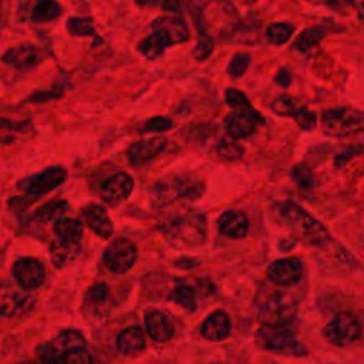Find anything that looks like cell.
<instances>
[{"mask_svg":"<svg viewBox=\"0 0 364 364\" xmlns=\"http://www.w3.org/2000/svg\"><path fill=\"white\" fill-rule=\"evenodd\" d=\"M152 30H158L165 34L171 44L186 43L189 40V28L181 16H161L151 23Z\"/></svg>","mask_w":364,"mask_h":364,"instance_id":"cell-16","label":"cell"},{"mask_svg":"<svg viewBox=\"0 0 364 364\" xmlns=\"http://www.w3.org/2000/svg\"><path fill=\"white\" fill-rule=\"evenodd\" d=\"M81 252V242L57 239L50 245V259L55 269H63L73 263Z\"/></svg>","mask_w":364,"mask_h":364,"instance_id":"cell-21","label":"cell"},{"mask_svg":"<svg viewBox=\"0 0 364 364\" xmlns=\"http://www.w3.org/2000/svg\"><path fill=\"white\" fill-rule=\"evenodd\" d=\"M4 64L17 68L27 70L38 65L43 60V53L33 43H23L16 47H10L1 55Z\"/></svg>","mask_w":364,"mask_h":364,"instance_id":"cell-14","label":"cell"},{"mask_svg":"<svg viewBox=\"0 0 364 364\" xmlns=\"http://www.w3.org/2000/svg\"><path fill=\"white\" fill-rule=\"evenodd\" d=\"M54 232L60 239H64V240L81 242V237H82V226H81V222L77 219L58 218L54 222Z\"/></svg>","mask_w":364,"mask_h":364,"instance_id":"cell-27","label":"cell"},{"mask_svg":"<svg viewBox=\"0 0 364 364\" xmlns=\"http://www.w3.org/2000/svg\"><path fill=\"white\" fill-rule=\"evenodd\" d=\"M34 304V299L16 289H3L1 291V314L3 317H16L27 313Z\"/></svg>","mask_w":364,"mask_h":364,"instance_id":"cell-18","label":"cell"},{"mask_svg":"<svg viewBox=\"0 0 364 364\" xmlns=\"http://www.w3.org/2000/svg\"><path fill=\"white\" fill-rule=\"evenodd\" d=\"M202 336L209 341H222L230 334V318L226 311L215 310L202 323Z\"/></svg>","mask_w":364,"mask_h":364,"instance_id":"cell-20","label":"cell"},{"mask_svg":"<svg viewBox=\"0 0 364 364\" xmlns=\"http://www.w3.org/2000/svg\"><path fill=\"white\" fill-rule=\"evenodd\" d=\"M37 355L43 364H65L67 358V353L54 341L41 344L37 350Z\"/></svg>","mask_w":364,"mask_h":364,"instance_id":"cell-34","label":"cell"},{"mask_svg":"<svg viewBox=\"0 0 364 364\" xmlns=\"http://www.w3.org/2000/svg\"><path fill=\"white\" fill-rule=\"evenodd\" d=\"M63 11L57 0H37L30 11V20L34 23H48L55 20Z\"/></svg>","mask_w":364,"mask_h":364,"instance_id":"cell-25","label":"cell"},{"mask_svg":"<svg viewBox=\"0 0 364 364\" xmlns=\"http://www.w3.org/2000/svg\"><path fill=\"white\" fill-rule=\"evenodd\" d=\"M324 36H326V31L323 27L320 26L307 27L301 30V33L296 37L293 43V48L299 53H307L316 46H318V43L324 38Z\"/></svg>","mask_w":364,"mask_h":364,"instance_id":"cell-26","label":"cell"},{"mask_svg":"<svg viewBox=\"0 0 364 364\" xmlns=\"http://www.w3.org/2000/svg\"><path fill=\"white\" fill-rule=\"evenodd\" d=\"M291 178L301 189H311L314 186V175L306 164H297L293 166Z\"/></svg>","mask_w":364,"mask_h":364,"instance_id":"cell-38","label":"cell"},{"mask_svg":"<svg viewBox=\"0 0 364 364\" xmlns=\"http://www.w3.org/2000/svg\"><path fill=\"white\" fill-rule=\"evenodd\" d=\"M54 343L58 347H61L65 353H70V351L85 348L87 340H85L84 334L80 330H77V328H65V330H63L57 336Z\"/></svg>","mask_w":364,"mask_h":364,"instance_id":"cell-30","label":"cell"},{"mask_svg":"<svg viewBox=\"0 0 364 364\" xmlns=\"http://www.w3.org/2000/svg\"><path fill=\"white\" fill-rule=\"evenodd\" d=\"M294 30H296V27L291 23L274 21V23L267 26L264 36H266V40L270 44H273V46H283V44H286L291 38Z\"/></svg>","mask_w":364,"mask_h":364,"instance_id":"cell-28","label":"cell"},{"mask_svg":"<svg viewBox=\"0 0 364 364\" xmlns=\"http://www.w3.org/2000/svg\"><path fill=\"white\" fill-rule=\"evenodd\" d=\"M169 300L181 306L182 309L188 311H193L196 309V294L195 290L191 286L181 284L176 286L171 293H169Z\"/></svg>","mask_w":364,"mask_h":364,"instance_id":"cell-33","label":"cell"},{"mask_svg":"<svg viewBox=\"0 0 364 364\" xmlns=\"http://www.w3.org/2000/svg\"><path fill=\"white\" fill-rule=\"evenodd\" d=\"M225 102L230 108H235V109H245V108L252 107L246 94L237 88H226L225 90Z\"/></svg>","mask_w":364,"mask_h":364,"instance_id":"cell-39","label":"cell"},{"mask_svg":"<svg viewBox=\"0 0 364 364\" xmlns=\"http://www.w3.org/2000/svg\"><path fill=\"white\" fill-rule=\"evenodd\" d=\"M136 246L125 237L115 239L107 246L104 252V263L108 267V270L115 274H122L128 272L136 262Z\"/></svg>","mask_w":364,"mask_h":364,"instance_id":"cell-8","label":"cell"},{"mask_svg":"<svg viewBox=\"0 0 364 364\" xmlns=\"http://www.w3.org/2000/svg\"><path fill=\"white\" fill-rule=\"evenodd\" d=\"M173 127V122L168 117H152L144 122L142 132H165Z\"/></svg>","mask_w":364,"mask_h":364,"instance_id":"cell-40","label":"cell"},{"mask_svg":"<svg viewBox=\"0 0 364 364\" xmlns=\"http://www.w3.org/2000/svg\"><path fill=\"white\" fill-rule=\"evenodd\" d=\"M274 82H276L279 87H282V88H287V87L291 84V74H290L289 68H286V67L280 68V70L276 73V75H274Z\"/></svg>","mask_w":364,"mask_h":364,"instance_id":"cell-45","label":"cell"},{"mask_svg":"<svg viewBox=\"0 0 364 364\" xmlns=\"http://www.w3.org/2000/svg\"><path fill=\"white\" fill-rule=\"evenodd\" d=\"M134 189V179L127 172H117L108 176L100 186L101 199L111 205L117 206L122 203L131 195Z\"/></svg>","mask_w":364,"mask_h":364,"instance_id":"cell-11","label":"cell"},{"mask_svg":"<svg viewBox=\"0 0 364 364\" xmlns=\"http://www.w3.org/2000/svg\"><path fill=\"white\" fill-rule=\"evenodd\" d=\"M213 51V38L209 36V33L206 31V28L198 30V36H196V44L192 50V55L196 61L202 63L205 60H208L210 57Z\"/></svg>","mask_w":364,"mask_h":364,"instance_id":"cell-35","label":"cell"},{"mask_svg":"<svg viewBox=\"0 0 364 364\" xmlns=\"http://www.w3.org/2000/svg\"><path fill=\"white\" fill-rule=\"evenodd\" d=\"M171 46H172L171 41L165 37L164 33H161L158 30H152L151 34H148L144 40H141V43L138 44L136 50L146 60H156Z\"/></svg>","mask_w":364,"mask_h":364,"instance_id":"cell-24","label":"cell"},{"mask_svg":"<svg viewBox=\"0 0 364 364\" xmlns=\"http://www.w3.org/2000/svg\"><path fill=\"white\" fill-rule=\"evenodd\" d=\"M145 328L148 336L158 343H165L173 336V327L171 320L162 311L152 310L145 316Z\"/></svg>","mask_w":364,"mask_h":364,"instance_id":"cell-22","label":"cell"},{"mask_svg":"<svg viewBox=\"0 0 364 364\" xmlns=\"http://www.w3.org/2000/svg\"><path fill=\"white\" fill-rule=\"evenodd\" d=\"M358 10H360V11H358V13H360V17L364 20V1L358 6Z\"/></svg>","mask_w":364,"mask_h":364,"instance_id":"cell-48","label":"cell"},{"mask_svg":"<svg viewBox=\"0 0 364 364\" xmlns=\"http://www.w3.org/2000/svg\"><path fill=\"white\" fill-rule=\"evenodd\" d=\"M162 0H135V3L141 7H156L161 6Z\"/></svg>","mask_w":364,"mask_h":364,"instance_id":"cell-47","label":"cell"},{"mask_svg":"<svg viewBox=\"0 0 364 364\" xmlns=\"http://www.w3.org/2000/svg\"><path fill=\"white\" fill-rule=\"evenodd\" d=\"M321 129L328 136L343 138L357 132L364 124V112L348 105L328 108L321 112Z\"/></svg>","mask_w":364,"mask_h":364,"instance_id":"cell-3","label":"cell"},{"mask_svg":"<svg viewBox=\"0 0 364 364\" xmlns=\"http://www.w3.org/2000/svg\"><path fill=\"white\" fill-rule=\"evenodd\" d=\"M65 364H94V360H92L91 354L87 353L85 348H82V350H75V351L67 353Z\"/></svg>","mask_w":364,"mask_h":364,"instance_id":"cell-43","label":"cell"},{"mask_svg":"<svg viewBox=\"0 0 364 364\" xmlns=\"http://www.w3.org/2000/svg\"><path fill=\"white\" fill-rule=\"evenodd\" d=\"M219 232L229 239H242L249 229V220L242 210L230 209L223 212L218 219Z\"/></svg>","mask_w":364,"mask_h":364,"instance_id":"cell-19","label":"cell"},{"mask_svg":"<svg viewBox=\"0 0 364 364\" xmlns=\"http://www.w3.org/2000/svg\"><path fill=\"white\" fill-rule=\"evenodd\" d=\"M67 179V171L60 165H53L38 173L30 175L17 183V188L36 199L57 189Z\"/></svg>","mask_w":364,"mask_h":364,"instance_id":"cell-6","label":"cell"},{"mask_svg":"<svg viewBox=\"0 0 364 364\" xmlns=\"http://www.w3.org/2000/svg\"><path fill=\"white\" fill-rule=\"evenodd\" d=\"M360 320L353 313H340L323 328L326 340L337 347H347L361 337Z\"/></svg>","mask_w":364,"mask_h":364,"instance_id":"cell-7","label":"cell"},{"mask_svg":"<svg viewBox=\"0 0 364 364\" xmlns=\"http://www.w3.org/2000/svg\"><path fill=\"white\" fill-rule=\"evenodd\" d=\"M303 107L304 105H301L297 98L290 95H279L272 101V105H270L272 111L276 115L291 117V118H294Z\"/></svg>","mask_w":364,"mask_h":364,"instance_id":"cell-31","label":"cell"},{"mask_svg":"<svg viewBox=\"0 0 364 364\" xmlns=\"http://www.w3.org/2000/svg\"><path fill=\"white\" fill-rule=\"evenodd\" d=\"M65 28L74 37H95L101 40L91 17H68L65 21Z\"/></svg>","mask_w":364,"mask_h":364,"instance_id":"cell-29","label":"cell"},{"mask_svg":"<svg viewBox=\"0 0 364 364\" xmlns=\"http://www.w3.org/2000/svg\"><path fill=\"white\" fill-rule=\"evenodd\" d=\"M13 277L18 286L24 290L38 289L46 276V270L41 262L34 257H21L13 264Z\"/></svg>","mask_w":364,"mask_h":364,"instance_id":"cell-12","label":"cell"},{"mask_svg":"<svg viewBox=\"0 0 364 364\" xmlns=\"http://www.w3.org/2000/svg\"><path fill=\"white\" fill-rule=\"evenodd\" d=\"M252 63V57L247 53H236L232 55L228 67H226V73L229 77L232 78H239L242 75H245V73L249 70V65Z\"/></svg>","mask_w":364,"mask_h":364,"instance_id":"cell-37","label":"cell"},{"mask_svg":"<svg viewBox=\"0 0 364 364\" xmlns=\"http://www.w3.org/2000/svg\"><path fill=\"white\" fill-rule=\"evenodd\" d=\"M182 1H183V0H162V1H161V7H162L165 11H169V13H172V14L179 16V14H181V10H182Z\"/></svg>","mask_w":364,"mask_h":364,"instance_id":"cell-46","label":"cell"},{"mask_svg":"<svg viewBox=\"0 0 364 364\" xmlns=\"http://www.w3.org/2000/svg\"><path fill=\"white\" fill-rule=\"evenodd\" d=\"M82 220L84 223L98 236L102 239H108L111 237L112 232H114V226L112 222L107 213V210L98 205V203H90L87 205L82 212Z\"/></svg>","mask_w":364,"mask_h":364,"instance_id":"cell-17","label":"cell"},{"mask_svg":"<svg viewBox=\"0 0 364 364\" xmlns=\"http://www.w3.org/2000/svg\"><path fill=\"white\" fill-rule=\"evenodd\" d=\"M246 1H247V3H256L257 0H246Z\"/></svg>","mask_w":364,"mask_h":364,"instance_id":"cell-49","label":"cell"},{"mask_svg":"<svg viewBox=\"0 0 364 364\" xmlns=\"http://www.w3.org/2000/svg\"><path fill=\"white\" fill-rule=\"evenodd\" d=\"M107 297H108V286L105 283L92 284L85 294L87 301H90L91 304H101L105 301Z\"/></svg>","mask_w":364,"mask_h":364,"instance_id":"cell-42","label":"cell"},{"mask_svg":"<svg viewBox=\"0 0 364 364\" xmlns=\"http://www.w3.org/2000/svg\"><path fill=\"white\" fill-rule=\"evenodd\" d=\"M273 213L284 228H287L299 240L306 245L324 247L331 240L327 228L310 213H307L301 206L293 202L286 200L274 203Z\"/></svg>","mask_w":364,"mask_h":364,"instance_id":"cell-2","label":"cell"},{"mask_svg":"<svg viewBox=\"0 0 364 364\" xmlns=\"http://www.w3.org/2000/svg\"><path fill=\"white\" fill-rule=\"evenodd\" d=\"M165 148H166V141L161 136L139 139L129 145L127 151V158L132 166H141L146 162H151L156 156H159Z\"/></svg>","mask_w":364,"mask_h":364,"instance_id":"cell-15","label":"cell"},{"mask_svg":"<svg viewBox=\"0 0 364 364\" xmlns=\"http://www.w3.org/2000/svg\"><path fill=\"white\" fill-rule=\"evenodd\" d=\"M296 122H297V125L301 128V129H304V131H311V129H314L316 128V124H317V115H316V112H313V111H310L307 107H303L300 111H299V114L293 118Z\"/></svg>","mask_w":364,"mask_h":364,"instance_id":"cell-41","label":"cell"},{"mask_svg":"<svg viewBox=\"0 0 364 364\" xmlns=\"http://www.w3.org/2000/svg\"><path fill=\"white\" fill-rule=\"evenodd\" d=\"M117 348L119 350V353L127 355L139 354L145 348V336L142 330L136 326L124 328L117 336Z\"/></svg>","mask_w":364,"mask_h":364,"instance_id":"cell-23","label":"cell"},{"mask_svg":"<svg viewBox=\"0 0 364 364\" xmlns=\"http://www.w3.org/2000/svg\"><path fill=\"white\" fill-rule=\"evenodd\" d=\"M205 191L203 182L193 175H178L169 182L161 185L159 195L164 198H178V199H198Z\"/></svg>","mask_w":364,"mask_h":364,"instance_id":"cell-10","label":"cell"},{"mask_svg":"<svg viewBox=\"0 0 364 364\" xmlns=\"http://www.w3.org/2000/svg\"><path fill=\"white\" fill-rule=\"evenodd\" d=\"M216 152L225 161H237L243 156L245 149L239 142H236L235 138L228 136V138H222L219 141V144L216 146Z\"/></svg>","mask_w":364,"mask_h":364,"instance_id":"cell-36","label":"cell"},{"mask_svg":"<svg viewBox=\"0 0 364 364\" xmlns=\"http://www.w3.org/2000/svg\"><path fill=\"white\" fill-rule=\"evenodd\" d=\"M70 209L68 202L65 200H51L43 206H40L36 213L34 218L38 222H47V220H57L58 218H61L64 213H67Z\"/></svg>","mask_w":364,"mask_h":364,"instance_id":"cell-32","label":"cell"},{"mask_svg":"<svg viewBox=\"0 0 364 364\" xmlns=\"http://www.w3.org/2000/svg\"><path fill=\"white\" fill-rule=\"evenodd\" d=\"M20 364H31V363H20Z\"/></svg>","mask_w":364,"mask_h":364,"instance_id":"cell-50","label":"cell"},{"mask_svg":"<svg viewBox=\"0 0 364 364\" xmlns=\"http://www.w3.org/2000/svg\"><path fill=\"white\" fill-rule=\"evenodd\" d=\"M159 230L173 246L196 247L206 240V216L193 208L176 209L161 219Z\"/></svg>","mask_w":364,"mask_h":364,"instance_id":"cell-1","label":"cell"},{"mask_svg":"<svg viewBox=\"0 0 364 364\" xmlns=\"http://www.w3.org/2000/svg\"><path fill=\"white\" fill-rule=\"evenodd\" d=\"M257 341L262 348L270 350L273 353L286 355H303L306 348L299 343L294 330L290 324L284 326H263L257 331Z\"/></svg>","mask_w":364,"mask_h":364,"instance_id":"cell-4","label":"cell"},{"mask_svg":"<svg viewBox=\"0 0 364 364\" xmlns=\"http://www.w3.org/2000/svg\"><path fill=\"white\" fill-rule=\"evenodd\" d=\"M263 122V117L253 107L245 109H235L223 121L228 135L235 139H243L253 135L257 125Z\"/></svg>","mask_w":364,"mask_h":364,"instance_id":"cell-9","label":"cell"},{"mask_svg":"<svg viewBox=\"0 0 364 364\" xmlns=\"http://www.w3.org/2000/svg\"><path fill=\"white\" fill-rule=\"evenodd\" d=\"M303 274V264L299 259L294 257H283L270 263L267 267L269 280L282 287L294 286L300 282Z\"/></svg>","mask_w":364,"mask_h":364,"instance_id":"cell-13","label":"cell"},{"mask_svg":"<svg viewBox=\"0 0 364 364\" xmlns=\"http://www.w3.org/2000/svg\"><path fill=\"white\" fill-rule=\"evenodd\" d=\"M297 311L296 300L286 293L269 296L259 309V318L263 326L290 324Z\"/></svg>","mask_w":364,"mask_h":364,"instance_id":"cell-5","label":"cell"},{"mask_svg":"<svg viewBox=\"0 0 364 364\" xmlns=\"http://www.w3.org/2000/svg\"><path fill=\"white\" fill-rule=\"evenodd\" d=\"M360 152H363V146H348L347 149H344L343 152H340L336 158H334V165L337 166V168H341V166H344L353 156H355V155H358Z\"/></svg>","mask_w":364,"mask_h":364,"instance_id":"cell-44","label":"cell"}]
</instances>
